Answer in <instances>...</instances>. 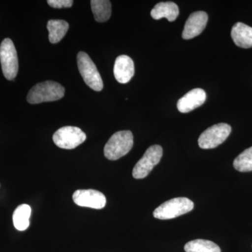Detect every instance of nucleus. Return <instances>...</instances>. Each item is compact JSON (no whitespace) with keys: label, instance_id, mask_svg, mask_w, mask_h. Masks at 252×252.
I'll return each mask as SVG.
<instances>
[{"label":"nucleus","instance_id":"nucleus-1","mask_svg":"<svg viewBox=\"0 0 252 252\" xmlns=\"http://www.w3.org/2000/svg\"><path fill=\"white\" fill-rule=\"evenodd\" d=\"M64 89L59 83L46 81L33 86L28 93L27 100L31 104L54 102L64 97Z\"/></svg>","mask_w":252,"mask_h":252},{"label":"nucleus","instance_id":"nucleus-2","mask_svg":"<svg viewBox=\"0 0 252 252\" xmlns=\"http://www.w3.org/2000/svg\"><path fill=\"white\" fill-rule=\"evenodd\" d=\"M133 146V135L129 130L115 132L104 146V157L116 160L128 153Z\"/></svg>","mask_w":252,"mask_h":252},{"label":"nucleus","instance_id":"nucleus-3","mask_svg":"<svg viewBox=\"0 0 252 252\" xmlns=\"http://www.w3.org/2000/svg\"><path fill=\"white\" fill-rule=\"evenodd\" d=\"M194 204L187 198H175L167 200L158 207L153 215L158 220H172L191 211Z\"/></svg>","mask_w":252,"mask_h":252},{"label":"nucleus","instance_id":"nucleus-4","mask_svg":"<svg viewBox=\"0 0 252 252\" xmlns=\"http://www.w3.org/2000/svg\"><path fill=\"white\" fill-rule=\"evenodd\" d=\"M77 64L81 77L88 86L95 91L103 89V81L94 63L85 52L80 51L77 55Z\"/></svg>","mask_w":252,"mask_h":252},{"label":"nucleus","instance_id":"nucleus-5","mask_svg":"<svg viewBox=\"0 0 252 252\" xmlns=\"http://www.w3.org/2000/svg\"><path fill=\"white\" fill-rule=\"evenodd\" d=\"M0 62L5 78L10 81L14 79L18 71V56L14 43L9 38L0 45Z\"/></svg>","mask_w":252,"mask_h":252},{"label":"nucleus","instance_id":"nucleus-6","mask_svg":"<svg viewBox=\"0 0 252 252\" xmlns=\"http://www.w3.org/2000/svg\"><path fill=\"white\" fill-rule=\"evenodd\" d=\"M230 132L231 127L228 124L221 123L212 126L199 137V147L203 149L216 148L228 138Z\"/></svg>","mask_w":252,"mask_h":252},{"label":"nucleus","instance_id":"nucleus-7","mask_svg":"<svg viewBox=\"0 0 252 252\" xmlns=\"http://www.w3.org/2000/svg\"><path fill=\"white\" fill-rule=\"evenodd\" d=\"M86 140V134L79 127L74 126L61 127L53 136L56 145L64 149H75Z\"/></svg>","mask_w":252,"mask_h":252},{"label":"nucleus","instance_id":"nucleus-8","mask_svg":"<svg viewBox=\"0 0 252 252\" xmlns=\"http://www.w3.org/2000/svg\"><path fill=\"white\" fill-rule=\"evenodd\" d=\"M162 157V148L160 145L151 146L134 167L132 170L134 178L140 180L147 177L154 167L160 162Z\"/></svg>","mask_w":252,"mask_h":252},{"label":"nucleus","instance_id":"nucleus-9","mask_svg":"<svg viewBox=\"0 0 252 252\" xmlns=\"http://www.w3.org/2000/svg\"><path fill=\"white\" fill-rule=\"evenodd\" d=\"M72 198L76 205L96 210L104 208L107 203L104 194L93 189L76 190Z\"/></svg>","mask_w":252,"mask_h":252},{"label":"nucleus","instance_id":"nucleus-10","mask_svg":"<svg viewBox=\"0 0 252 252\" xmlns=\"http://www.w3.org/2000/svg\"><path fill=\"white\" fill-rule=\"evenodd\" d=\"M208 16L205 11H196L189 16L182 32L184 39H190L203 32L206 27Z\"/></svg>","mask_w":252,"mask_h":252},{"label":"nucleus","instance_id":"nucleus-11","mask_svg":"<svg viewBox=\"0 0 252 252\" xmlns=\"http://www.w3.org/2000/svg\"><path fill=\"white\" fill-rule=\"evenodd\" d=\"M206 98V93L203 89H193L179 99L177 102V109L182 113L191 112L203 105Z\"/></svg>","mask_w":252,"mask_h":252},{"label":"nucleus","instance_id":"nucleus-12","mask_svg":"<svg viewBox=\"0 0 252 252\" xmlns=\"http://www.w3.org/2000/svg\"><path fill=\"white\" fill-rule=\"evenodd\" d=\"M114 77L118 82L126 84L135 74V64L129 56L122 55L116 59L114 67Z\"/></svg>","mask_w":252,"mask_h":252},{"label":"nucleus","instance_id":"nucleus-13","mask_svg":"<svg viewBox=\"0 0 252 252\" xmlns=\"http://www.w3.org/2000/svg\"><path fill=\"white\" fill-rule=\"evenodd\" d=\"M231 37L235 45L243 49L252 47V28L243 23H235L232 28Z\"/></svg>","mask_w":252,"mask_h":252},{"label":"nucleus","instance_id":"nucleus-14","mask_svg":"<svg viewBox=\"0 0 252 252\" xmlns=\"http://www.w3.org/2000/svg\"><path fill=\"white\" fill-rule=\"evenodd\" d=\"M180 14L178 6L172 1L160 2L154 6L151 11V16L155 20H160L162 18H167L170 22H173Z\"/></svg>","mask_w":252,"mask_h":252},{"label":"nucleus","instance_id":"nucleus-15","mask_svg":"<svg viewBox=\"0 0 252 252\" xmlns=\"http://www.w3.org/2000/svg\"><path fill=\"white\" fill-rule=\"evenodd\" d=\"M47 29L50 42L57 44L67 34L69 23L63 20H50L48 21Z\"/></svg>","mask_w":252,"mask_h":252},{"label":"nucleus","instance_id":"nucleus-16","mask_svg":"<svg viewBox=\"0 0 252 252\" xmlns=\"http://www.w3.org/2000/svg\"><path fill=\"white\" fill-rule=\"evenodd\" d=\"M91 9L94 20L103 23L108 21L112 14V4L109 0H91Z\"/></svg>","mask_w":252,"mask_h":252},{"label":"nucleus","instance_id":"nucleus-17","mask_svg":"<svg viewBox=\"0 0 252 252\" xmlns=\"http://www.w3.org/2000/svg\"><path fill=\"white\" fill-rule=\"evenodd\" d=\"M31 211V207L26 204L19 205L15 210L13 215V222L16 229L21 231L27 229L30 225Z\"/></svg>","mask_w":252,"mask_h":252},{"label":"nucleus","instance_id":"nucleus-18","mask_svg":"<svg viewBox=\"0 0 252 252\" xmlns=\"http://www.w3.org/2000/svg\"><path fill=\"white\" fill-rule=\"evenodd\" d=\"M186 252H220V249L217 244L210 240L198 239L186 244Z\"/></svg>","mask_w":252,"mask_h":252},{"label":"nucleus","instance_id":"nucleus-19","mask_svg":"<svg viewBox=\"0 0 252 252\" xmlns=\"http://www.w3.org/2000/svg\"><path fill=\"white\" fill-rule=\"evenodd\" d=\"M233 167L239 172L252 171V147L245 149L235 159Z\"/></svg>","mask_w":252,"mask_h":252},{"label":"nucleus","instance_id":"nucleus-20","mask_svg":"<svg viewBox=\"0 0 252 252\" xmlns=\"http://www.w3.org/2000/svg\"><path fill=\"white\" fill-rule=\"evenodd\" d=\"M48 4L55 9L69 8L72 6L74 1L72 0H48Z\"/></svg>","mask_w":252,"mask_h":252}]
</instances>
